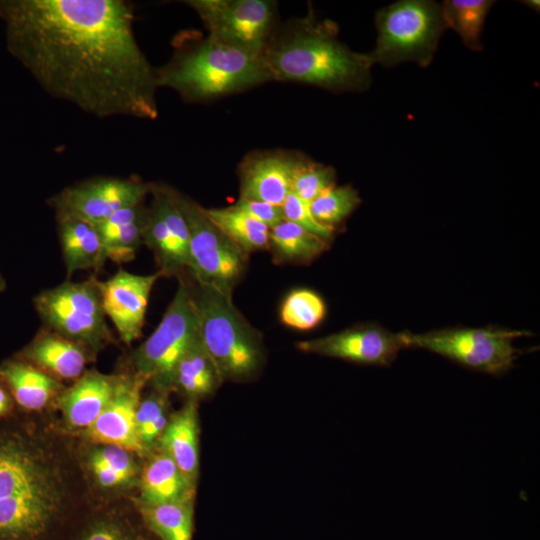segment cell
<instances>
[{
    "label": "cell",
    "mask_w": 540,
    "mask_h": 540,
    "mask_svg": "<svg viewBox=\"0 0 540 540\" xmlns=\"http://www.w3.org/2000/svg\"><path fill=\"white\" fill-rule=\"evenodd\" d=\"M9 52L51 96L97 117L158 116L156 69L122 0H0Z\"/></svg>",
    "instance_id": "1"
},
{
    "label": "cell",
    "mask_w": 540,
    "mask_h": 540,
    "mask_svg": "<svg viewBox=\"0 0 540 540\" xmlns=\"http://www.w3.org/2000/svg\"><path fill=\"white\" fill-rule=\"evenodd\" d=\"M60 470L18 429L0 432V540H63L70 524Z\"/></svg>",
    "instance_id": "2"
},
{
    "label": "cell",
    "mask_w": 540,
    "mask_h": 540,
    "mask_svg": "<svg viewBox=\"0 0 540 540\" xmlns=\"http://www.w3.org/2000/svg\"><path fill=\"white\" fill-rule=\"evenodd\" d=\"M330 20L306 17L276 29L263 58L272 81H292L335 92L363 91L374 65L369 53L351 50Z\"/></svg>",
    "instance_id": "3"
},
{
    "label": "cell",
    "mask_w": 540,
    "mask_h": 540,
    "mask_svg": "<svg viewBox=\"0 0 540 540\" xmlns=\"http://www.w3.org/2000/svg\"><path fill=\"white\" fill-rule=\"evenodd\" d=\"M165 86L189 101L209 100L272 81L263 54L219 42L209 36L175 53L156 69Z\"/></svg>",
    "instance_id": "4"
},
{
    "label": "cell",
    "mask_w": 540,
    "mask_h": 540,
    "mask_svg": "<svg viewBox=\"0 0 540 540\" xmlns=\"http://www.w3.org/2000/svg\"><path fill=\"white\" fill-rule=\"evenodd\" d=\"M193 296L199 337L221 381L252 377L264 358L262 342L234 306L232 294L197 284Z\"/></svg>",
    "instance_id": "5"
},
{
    "label": "cell",
    "mask_w": 540,
    "mask_h": 540,
    "mask_svg": "<svg viewBox=\"0 0 540 540\" xmlns=\"http://www.w3.org/2000/svg\"><path fill=\"white\" fill-rule=\"evenodd\" d=\"M377 38L369 52L373 63L393 67L414 62L427 67L447 29L441 4L432 0H401L375 14Z\"/></svg>",
    "instance_id": "6"
},
{
    "label": "cell",
    "mask_w": 540,
    "mask_h": 540,
    "mask_svg": "<svg viewBox=\"0 0 540 540\" xmlns=\"http://www.w3.org/2000/svg\"><path fill=\"white\" fill-rule=\"evenodd\" d=\"M34 304L46 328L91 350L101 349L112 339L94 277L44 290Z\"/></svg>",
    "instance_id": "7"
},
{
    "label": "cell",
    "mask_w": 540,
    "mask_h": 540,
    "mask_svg": "<svg viewBox=\"0 0 540 540\" xmlns=\"http://www.w3.org/2000/svg\"><path fill=\"white\" fill-rule=\"evenodd\" d=\"M400 334L406 348L429 350L471 369L500 375L513 366L521 353L513 340L528 332L488 327Z\"/></svg>",
    "instance_id": "8"
},
{
    "label": "cell",
    "mask_w": 540,
    "mask_h": 540,
    "mask_svg": "<svg viewBox=\"0 0 540 540\" xmlns=\"http://www.w3.org/2000/svg\"><path fill=\"white\" fill-rule=\"evenodd\" d=\"M197 335L193 289L181 279L159 325L134 353L135 373L157 388L170 390L174 367Z\"/></svg>",
    "instance_id": "9"
},
{
    "label": "cell",
    "mask_w": 540,
    "mask_h": 540,
    "mask_svg": "<svg viewBox=\"0 0 540 540\" xmlns=\"http://www.w3.org/2000/svg\"><path fill=\"white\" fill-rule=\"evenodd\" d=\"M170 193L188 227L189 271L198 285L232 294L246 255L209 220L203 207L171 188Z\"/></svg>",
    "instance_id": "10"
},
{
    "label": "cell",
    "mask_w": 540,
    "mask_h": 540,
    "mask_svg": "<svg viewBox=\"0 0 540 540\" xmlns=\"http://www.w3.org/2000/svg\"><path fill=\"white\" fill-rule=\"evenodd\" d=\"M209 37L263 54L277 29V6L269 0H190Z\"/></svg>",
    "instance_id": "11"
},
{
    "label": "cell",
    "mask_w": 540,
    "mask_h": 540,
    "mask_svg": "<svg viewBox=\"0 0 540 540\" xmlns=\"http://www.w3.org/2000/svg\"><path fill=\"white\" fill-rule=\"evenodd\" d=\"M152 183L139 179L98 178L65 188L51 198L57 216L97 225L117 211L143 203Z\"/></svg>",
    "instance_id": "12"
},
{
    "label": "cell",
    "mask_w": 540,
    "mask_h": 540,
    "mask_svg": "<svg viewBox=\"0 0 540 540\" xmlns=\"http://www.w3.org/2000/svg\"><path fill=\"white\" fill-rule=\"evenodd\" d=\"M300 351L365 365H390L406 348L400 333L377 325L349 328L325 337L297 343Z\"/></svg>",
    "instance_id": "13"
},
{
    "label": "cell",
    "mask_w": 540,
    "mask_h": 540,
    "mask_svg": "<svg viewBox=\"0 0 540 540\" xmlns=\"http://www.w3.org/2000/svg\"><path fill=\"white\" fill-rule=\"evenodd\" d=\"M162 276L160 271L138 275L120 269L108 280L98 281L104 313L124 343L141 336L152 288Z\"/></svg>",
    "instance_id": "14"
},
{
    "label": "cell",
    "mask_w": 540,
    "mask_h": 540,
    "mask_svg": "<svg viewBox=\"0 0 540 540\" xmlns=\"http://www.w3.org/2000/svg\"><path fill=\"white\" fill-rule=\"evenodd\" d=\"M146 382L148 381L144 377L136 373L133 376H122L109 404L86 429L89 439L134 453L145 452L146 449L138 436L136 412Z\"/></svg>",
    "instance_id": "15"
},
{
    "label": "cell",
    "mask_w": 540,
    "mask_h": 540,
    "mask_svg": "<svg viewBox=\"0 0 540 540\" xmlns=\"http://www.w3.org/2000/svg\"><path fill=\"white\" fill-rule=\"evenodd\" d=\"M301 158L278 151L247 156L239 168L240 198L282 206Z\"/></svg>",
    "instance_id": "16"
},
{
    "label": "cell",
    "mask_w": 540,
    "mask_h": 540,
    "mask_svg": "<svg viewBox=\"0 0 540 540\" xmlns=\"http://www.w3.org/2000/svg\"><path fill=\"white\" fill-rule=\"evenodd\" d=\"M121 378L95 370L82 374L57 397L66 422L74 428L90 427L115 395Z\"/></svg>",
    "instance_id": "17"
},
{
    "label": "cell",
    "mask_w": 540,
    "mask_h": 540,
    "mask_svg": "<svg viewBox=\"0 0 540 540\" xmlns=\"http://www.w3.org/2000/svg\"><path fill=\"white\" fill-rule=\"evenodd\" d=\"M88 347L48 328L40 331L16 358L55 378L77 379L88 361Z\"/></svg>",
    "instance_id": "18"
},
{
    "label": "cell",
    "mask_w": 540,
    "mask_h": 540,
    "mask_svg": "<svg viewBox=\"0 0 540 540\" xmlns=\"http://www.w3.org/2000/svg\"><path fill=\"white\" fill-rule=\"evenodd\" d=\"M161 452L169 456L194 484L199 474V422L196 400L189 399L170 419L159 437Z\"/></svg>",
    "instance_id": "19"
},
{
    "label": "cell",
    "mask_w": 540,
    "mask_h": 540,
    "mask_svg": "<svg viewBox=\"0 0 540 540\" xmlns=\"http://www.w3.org/2000/svg\"><path fill=\"white\" fill-rule=\"evenodd\" d=\"M148 208L143 203L117 211L94 225L102 243L103 257L115 263L131 261L143 244Z\"/></svg>",
    "instance_id": "20"
},
{
    "label": "cell",
    "mask_w": 540,
    "mask_h": 540,
    "mask_svg": "<svg viewBox=\"0 0 540 540\" xmlns=\"http://www.w3.org/2000/svg\"><path fill=\"white\" fill-rule=\"evenodd\" d=\"M0 383L15 403L30 411L43 409L61 388L57 378L18 358L0 365Z\"/></svg>",
    "instance_id": "21"
},
{
    "label": "cell",
    "mask_w": 540,
    "mask_h": 540,
    "mask_svg": "<svg viewBox=\"0 0 540 540\" xmlns=\"http://www.w3.org/2000/svg\"><path fill=\"white\" fill-rule=\"evenodd\" d=\"M195 488L196 484L180 471L169 456L161 452L143 468L138 504L193 501Z\"/></svg>",
    "instance_id": "22"
},
{
    "label": "cell",
    "mask_w": 540,
    "mask_h": 540,
    "mask_svg": "<svg viewBox=\"0 0 540 540\" xmlns=\"http://www.w3.org/2000/svg\"><path fill=\"white\" fill-rule=\"evenodd\" d=\"M57 220L67 275L79 270H99L105 259L95 226L69 216H57Z\"/></svg>",
    "instance_id": "23"
},
{
    "label": "cell",
    "mask_w": 540,
    "mask_h": 540,
    "mask_svg": "<svg viewBox=\"0 0 540 540\" xmlns=\"http://www.w3.org/2000/svg\"><path fill=\"white\" fill-rule=\"evenodd\" d=\"M222 383L207 354L199 333L176 363L171 375V389L176 388L197 400L213 393Z\"/></svg>",
    "instance_id": "24"
},
{
    "label": "cell",
    "mask_w": 540,
    "mask_h": 540,
    "mask_svg": "<svg viewBox=\"0 0 540 540\" xmlns=\"http://www.w3.org/2000/svg\"><path fill=\"white\" fill-rule=\"evenodd\" d=\"M209 220L244 255L269 247L270 229L235 204L223 208L205 209Z\"/></svg>",
    "instance_id": "25"
},
{
    "label": "cell",
    "mask_w": 540,
    "mask_h": 540,
    "mask_svg": "<svg viewBox=\"0 0 540 540\" xmlns=\"http://www.w3.org/2000/svg\"><path fill=\"white\" fill-rule=\"evenodd\" d=\"M138 512L144 527L160 540L193 538V501L138 504Z\"/></svg>",
    "instance_id": "26"
},
{
    "label": "cell",
    "mask_w": 540,
    "mask_h": 540,
    "mask_svg": "<svg viewBox=\"0 0 540 540\" xmlns=\"http://www.w3.org/2000/svg\"><path fill=\"white\" fill-rule=\"evenodd\" d=\"M328 245L327 240L286 220L270 229L269 248L279 262L312 261L327 250Z\"/></svg>",
    "instance_id": "27"
},
{
    "label": "cell",
    "mask_w": 540,
    "mask_h": 540,
    "mask_svg": "<svg viewBox=\"0 0 540 540\" xmlns=\"http://www.w3.org/2000/svg\"><path fill=\"white\" fill-rule=\"evenodd\" d=\"M494 3L492 0H445L441 7L447 28L457 33L470 50L481 51L484 23Z\"/></svg>",
    "instance_id": "28"
},
{
    "label": "cell",
    "mask_w": 540,
    "mask_h": 540,
    "mask_svg": "<svg viewBox=\"0 0 540 540\" xmlns=\"http://www.w3.org/2000/svg\"><path fill=\"white\" fill-rule=\"evenodd\" d=\"M145 530L128 516L110 512L90 518L73 540H149Z\"/></svg>",
    "instance_id": "29"
},
{
    "label": "cell",
    "mask_w": 540,
    "mask_h": 540,
    "mask_svg": "<svg viewBox=\"0 0 540 540\" xmlns=\"http://www.w3.org/2000/svg\"><path fill=\"white\" fill-rule=\"evenodd\" d=\"M326 315L324 300L309 289H296L284 299L280 308L281 321L297 330L315 328Z\"/></svg>",
    "instance_id": "30"
},
{
    "label": "cell",
    "mask_w": 540,
    "mask_h": 540,
    "mask_svg": "<svg viewBox=\"0 0 540 540\" xmlns=\"http://www.w3.org/2000/svg\"><path fill=\"white\" fill-rule=\"evenodd\" d=\"M360 203L359 194L352 186L334 185L310 202V209L320 224L335 230Z\"/></svg>",
    "instance_id": "31"
},
{
    "label": "cell",
    "mask_w": 540,
    "mask_h": 540,
    "mask_svg": "<svg viewBox=\"0 0 540 540\" xmlns=\"http://www.w3.org/2000/svg\"><path fill=\"white\" fill-rule=\"evenodd\" d=\"M336 172L331 166L302 157L292 180L291 193L310 203L335 185Z\"/></svg>",
    "instance_id": "32"
},
{
    "label": "cell",
    "mask_w": 540,
    "mask_h": 540,
    "mask_svg": "<svg viewBox=\"0 0 540 540\" xmlns=\"http://www.w3.org/2000/svg\"><path fill=\"white\" fill-rule=\"evenodd\" d=\"M281 208L284 220L292 222L327 241L333 237L334 230L320 224L311 212L310 203L295 194L290 193Z\"/></svg>",
    "instance_id": "33"
},
{
    "label": "cell",
    "mask_w": 540,
    "mask_h": 540,
    "mask_svg": "<svg viewBox=\"0 0 540 540\" xmlns=\"http://www.w3.org/2000/svg\"><path fill=\"white\" fill-rule=\"evenodd\" d=\"M131 453L115 445L100 444L90 452L88 463L108 467L132 482L137 475V465Z\"/></svg>",
    "instance_id": "34"
},
{
    "label": "cell",
    "mask_w": 540,
    "mask_h": 540,
    "mask_svg": "<svg viewBox=\"0 0 540 540\" xmlns=\"http://www.w3.org/2000/svg\"><path fill=\"white\" fill-rule=\"evenodd\" d=\"M235 205L269 229L284 220L281 206L242 198H239Z\"/></svg>",
    "instance_id": "35"
},
{
    "label": "cell",
    "mask_w": 540,
    "mask_h": 540,
    "mask_svg": "<svg viewBox=\"0 0 540 540\" xmlns=\"http://www.w3.org/2000/svg\"><path fill=\"white\" fill-rule=\"evenodd\" d=\"M88 466L101 487L116 488L131 483L128 478L108 467L93 463H88Z\"/></svg>",
    "instance_id": "36"
},
{
    "label": "cell",
    "mask_w": 540,
    "mask_h": 540,
    "mask_svg": "<svg viewBox=\"0 0 540 540\" xmlns=\"http://www.w3.org/2000/svg\"><path fill=\"white\" fill-rule=\"evenodd\" d=\"M14 400L6 389V387L0 383V419L8 415L13 409Z\"/></svg>",
    "instance_id": "37"
},
{
    "label": "cell",
    "mask_w": 540,
    "mask_h": 540,
    "mask_svg": "<svg viewBox=\"0 0 540 540\" xmlns=\"http://www.w3.org/2000/svg\"><path fill=\"white\" fill-rule=\"evenodd\" d=\"M523 3H526L527 6L533 8L535 11L539 12V8H540L539 0H527V1H523Z\"/></svg>",
    "instance_id": "38"
},
{
    "label": "cell",
    "mask_w": 540,
    "mask_h": 540,
    "mask_svg": "<svg viewBox=\"0 0 540 540\" xmlns=\"http://www.w3.org/2000/svg\"><path fill=\"white\" fill-rule=\"evenodd\" d=\"M5 287H6L5 280L2 277V275L0 274V291H4Z\"/></svg>",
    "instance_id": "39"
}]
</instances>
